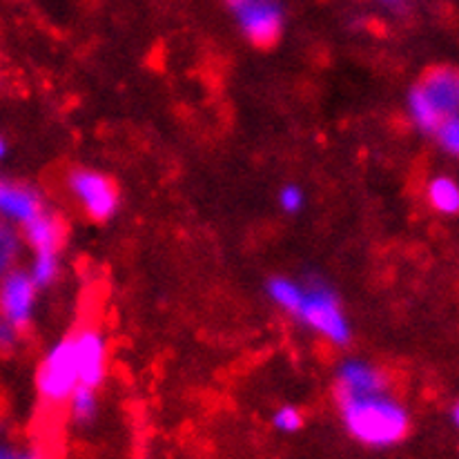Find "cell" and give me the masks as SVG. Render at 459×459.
I'll use <instances>...</instances> for the list:
<instances>
[{
  "mask_svg": "<svg viewBox=\"0 0 459 459\" xmlns=\"http://www.w3.org/2000/svg\"><path fill=\"white\" fill-rule=\"evenodd\" d=\"M4 156H7V143H4V139L0 136V160H3Z\"/></svg>",
  "mask_w": 459,
  "mask_h": 459,
  "instance_id": "24",
  "label": "cell"
},
{
  "mask_svg": "<svg viewBox=\"0 0 459 459\" xmlns=\"http://www.w3.org/2000/svg\"><path fill=\"white\" fill-rule=\"evenodd\" d=\"M78 384L99 390L108 377V342L96 328H81L72 334Z\"/></svg>",
  "mask_w": 459,
  "mask_h": 459,
  "instance_id": "7",
  "label": "cell"
},
{
  "mask_svg": "<svg viewBox=\"0 0 459 459\" xmlns=\"http://www.w3.org/2000/svg\"><path fill=\"white\" fill-rule=\"evenodd\" d=\"M22 237L13 223L0 219V277L13 270L18 265L22 250Z\"/></svg>",
  "mask_w": 459,
  "mask_h": 459,
  "instance_id": "14",
  "label": "cell"
},
{
  "mask_svg": "<svg viewBox=\"0 0 459 459\" xmlns=\"http://www.w3.org/2000/svg\"><path fill=\"white\" fill-rule=\"evenodd\" d=\"M420 90L424 91L426 99L430 100L439 117H455L459 109V78L455 70L451 67H437V70L429 72L424 81L417 82Z\"/></svg>",
  "mask_w": 459,
  "mask_h": 459,
  "instance_id": "10",
  "label": "cell"
},
{
  "mask_svg": "<svg viewBox=\"0 0 459 459\" xmlns=\"http://www.w3.org/2000/svg\"><path fill=\"white\" fill-rule=\"evenodd\" d=\"M437 136L439 145L446 150L448 154L457 156L459 154V121H457V114L455 117H446L442 123L437 126V130L433 132Z\"/></svg>",
  "mask_w": 459,
  "mask_h": 459,
  "instance_id": "18",
  "label": "cell"
},
{
  "mask_svg": "<svg viewBox=\"0 0 459 459\" xmlns=\"http://www.w3.org/2000/svg\"><path fill=\"white\" fill-rule=\"evenodd\" d=\"M18 342H21V330L9 324L4 316H0V355H9L16 351Z\"/></svg>",
  "mask_w": 459,
  "mask_h": 459,
  "instance_id": "21",
  "label": "cell"
},
{
  "mask_svg": "<svg viewBox=\"0 0 459 459\" xmlns=\"http://www.w3.org/2000/svg\"><path fill=\"white\" fill-rule=\"evenodd\" d=\"M388 377L364 359H346L339 366L337 373V397L342 394H373V393H388Z\"/></svg>",
  "mask_w": 459,
  "mask_h": 459,
  "instance_id": "8",
  "label": "cell"
},
{
  "mask_svg": "<svg viewBox=\"0 0 459 459\" xmlns=\"http://www.w3.org/2000/svg\"><path fill=\"white\" fill-rule=\"evenodd\" d=\"M22 241L31 247V250H58L63 243V230L61 219L54 217L52 212H39L34 219L22 223Z\"/></svg>",
  "mask_w": 459,
  "mask_h": 459,
  "instance_id": "11",
  "label": "cell"
},
{
  "mask_svg": "<svg viewBox=\"0 0 459 459\" xmlns=\"http://www.w3.org/2000/svg\"><path fill=\"white\" fill-rule=\"evenodd\" d=\"M273 426L281 433H297L304 426V415L295 406H281L273 417Z\"/></svg>",
  "mask_w": 459,
  "mask_h": 459,
  "instance_id": "19",
  "label": "cell"
},
{
  "mask_svg": "<svg viewBox=\"0 0 459 459\" xmlns=\"http://www.w3.org/2000/svg\"><path fill=\"white\" fill-rule=\"evenodd\" d=\"M408 109H411L412 123H415L421 132H426V134H433V132L437 130L439 123L444 121V118L439 117L437 109H435L433 105H430V100L424 96V91L420 90V85H415L411 90V96H408Z\"/></svg>",
  "mask_w": 459,
  "mask_h": 459,
  "instance_id": "13",
  "label": "cell"
},
{
  "mask_svg": "<svg viewBox=\"0 0 459 459\" xmlns=\"http://www.w3.org/2000/svg\"><path fill=\"white\" fill-rule=\"evenodd\" d=\"M30 277L34 279V283L40 288H49L56 281L58 273H61V256L58 250H36L34 261L30 265Z\"/></svg>",
  "mask_w": 459,
  "mask_h": 459,
  "instance_id": "15",
  "label": "cell"
},
{
  "mask_svg": "<svg viewBox=\"0 0 459 459\" xmlns=\"http://www.w3.org/2000/svg\"><path fill=\"white\" fill-rule=\"evenodd\" d=\"M295 316L307 328L315 330L328 342L337 343V346H346L351 342L352 330L342 301L334 295V290H330L324 283L304 286V297L297 306Z\"/></svg>",
  "mask_w": 459,
  "mask_h": 459,
  "instance_id": "2",
  "label": "cell"
},
{
  "mask_svg": "<svg viewBox=\"0 0 459 459\" xmlns=\"http://www.w3.org/2000/svg\"><path fill=\"white\" fill-rule=\"evenodd\" d=\"M268 295L279 307H283L286 312L295 315L297 306H299L301 297H304V286L297 281H292V279L274 277V279H270V283H268Z\"/></svg>",
  "mask_w": 459,
  "mask_h": 459,
  "instance_id": "17",
  "label": "cell"
},
{
  "mask_svg": "<svg viewBox=\"0 0 459 459\" xmlns=\"http://www.w3.org/2000/svg\"><path fill=\"white\" fill-rule=\"evenodd\" d=\"M76 385L78 373L74 348H72V337H65L45 355L43 364L39 366L36 390H39V397L43 403L63 406V403H67L70 394L74 393Z\"/></svg>",
  "mask_w": 459,
  "mask_h": 459,
  "instance_id": "3",
  "label": "cell"
},
{
  "mask_svg": "<svg viewBox=\"0 0 459 459\" xmlns=\"http://www.w3.org/2000/svg\"><path fill=\"white\" fill-rule=\"evenodd\" d=\"M451 420H453V426L459 424V406H457V403L451 408Z\"/></svg>",
  "mask_w": 459,
  "mask_h": 459,
  "instance_id": "23",
  "label": "cell"
},
{
  "mask_svg": "<svg viewBox=\"0 0 459 459\" xmlns=\"http://www.w3.org/2000/svg\"><path fill=\"white\" fill-rule=\"evenodd\" d=\"M43 199L30 186L12 181H0V219L21 228L36 214L43 212Z\"/></svg>",
  "mask_w": 459,
  "mask_h": 459,
  "instance_id": "9",
  "label": "cell"
},
{
  "mask_svg": "<svg viewBox=\"0 0 459 459\" xmlns=\"http://www.w3.org/2000/svg\"><path fill=\"white\" fill-rule=\"evenodd\" d=\"M12 446H7V444H0V459H12V457H18L21 453H13L9 451Z\"/></svg>",
  "mask_w": 459,
  "mask_h": 459,
  "instance_id": "22",
  "label": "cell"
},
{
  "mask_svg": "<svg viewBox=\"0 0 459 459\" xmlns=\"http://www.w3.org/2000/svg\"><path fill=\"white\" fill-rule=\"evenodd\" d=\"M36 299H39V286L27 270L16 265L4 277H0V316L16 325L21 333L34 319Z\"/></svg>",
  "mask_w": 459,
  "mask_h": 459,
  "instance_id": "6",
  "label": "cell"
},
{
  "mask_svg": "<svg viewBox=\"0 0 459 459\" xmlns=\"http://www.w3.org/2000/svg\"><path fill=\"white\" fill-rule=\"evenodd\" d=\"M388 3H393V0H388Z\"/></svg>",
  "mask_w": 459,
  "mask_h": 459,
  "instance_id": "25",
  "label": "cell"
},
{
  "mask_svg": "<svg viewBox=\"0 0 459 459\" xmlns=\"http://www.w3.org/2000/svg\"><path fill=\"white\" fill-rule=\"evenodd\" d=\"M304 204H306L304 190H301L299 186H295V183H288V186H283L281 192H279V205H281L283 212L288 214L301 212Z\"/></svg>",
  "mask_w": 459,
  "mask_h": 459,
  "instance_id": "20",
  "label": "cell"
},
{
  "mask_svg": "<svg viewBox=\"0 0 459 459\" xmlns=\"http://www.w3.org/2000/svg\"><path fill=\"white\" fill-rule=\"evenodd\" d=\"M342 421L351 437L368 448H390L411 430L406 408L388 393L342 394L337 397Z\"/></svg>",
  "mask_w": 459,
  "mask_h": 459,
  "instance_id": "1",
  "label": "cell"
},
{
  "mask_svg": "<svg viewBox=\"0 0 459 459\" xmlns=\"http://www.w3.org/2000/svg\"><path fill=\"white\" fill-rule=\"evenodd\" d=\"M67 186L94 221H109L118 210V192L105 174L94 169H74L67 177Z\"/></svg>",
  "mask_w": 459,
  "mask_h": 459,
  "instance_id": "5",
  "label": "cell"
},
{
  "mask_svg": "<svg viewBox=\"0 0 459 459\" xmlns=\"http://www.w3.org/2000/svg\"><path fill=\"white\" fill-rule=\"evenodd\" d=\"M247 40L270 48L283 31V9L277 0H226Z\"/></svg>",
  "mask_w": 459,
  "mask_h": 459,
  "instance_id": "4",
  "label": "cell"
},
{
  "mask_svg": "<svg viewBox=\"0 0 459 459\" xmlns=\"http://www.w3.org/2000/svg\"><path fill=\"white\" fill-rule=\"evenodd\" d=\"M429 204L437 212L455 217L459 212V186L455 178L437 177L429 183Z\"/></svg>",
  "mask_w": 459,
  "mask_h": 459,
  "instance_id": "12",
  "label": "cell"
},
{
  "mask_svg": "<svg viewBox=\"0 0 459 459\" xmlns=\"http://www.w3.org/2000/svg\"><path fill=\"white\" fill-rule=\"evenodd\" d=\"M67 406H70V415L76 424L87 426L91 424V420L99 412V397H96V388H90V385L78 384L74 393L67 399Z\"/></svg>",
  "mask_w": 459,
  "mask_h": 459,
  "instance_id": "16",
  "label": "cell"
}]
</instances>
